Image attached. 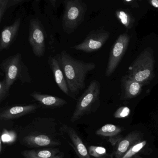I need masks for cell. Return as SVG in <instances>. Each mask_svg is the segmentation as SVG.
<instances>
[{
    "label": "cell",
    "instance_id": "22",
    "mask_svg": "<svg viewBox=\"0 0 158 158\" xmlns=\"http://www.w3.org/2000/svg\"><path fill=\"white\" fill-rule=\"evenodd\" d=\"M147 141H144L139 142L133 145L129 150L126 153L124 154L122 158H131L134 155L138 153L147 144Z\"/></svg>",
    "mask_w": 158,
    "mask_h": 158
},
{
    "label": "cell",
    "instance_id": "17",
    "mask_svg": "<svg viewBox=\"0 0 158 158\" xmlns=\"http://www.w3.org/2000/svg\"><path fill=\"white\" fill-rule=\"evenodd\" d=\"M137 135L131 133L125 138L120 141L115 152L116 158H122L127 152L135 144V141L137 140Z\"/></svg>",
    "mask_w": 158,
    "mask_h": 158
},
{
    "label": "cell",
    "instance_id": "13",
    "mask_svg": "<svg viewBox=\"0 0 158 158\" xmlns=\"http://www.w3.org/2000/svg\"><path fill=\"white\" fill-rule=\"evenodd\" d=\"M21 18H18L12 24L2 29L0 39L1 52L9 48L15 41L21 27Z\"/></svg>",
    "mask_w": 158,
    "mask_h": 158
},
{
    "label": "cell",
    "instance_id": "4",
    "mask_svg": "<svg viewBox=\"0 0 158 158\" xmlns=\"http://www.w3.org/2000/svg\"><path fill=\"white\" fill-rule=\"evenodd\" d=\"M1 71L5 75L6 85L9 89L16 81L30 84L32 81L29 70L24 62L21 53L10 56L2 61Z\"/></svg>",
    "mask_w": 158,
    "mask_h": 158
},
{
    "label": "cell",
    "instance_id": "5",
    "mask_svg": "<svg viewBox=\"0 0 158 158\" xmlns=\"http://www.w3.org/2000/svg\"><path fill=\"white\" fill-rule=\"evenodd\" d=\"M100 84L97 80L91 81L84 93L78 98L71 118L73 123L78 121L96 110L100 102Z\"/></svg>",
    "mask_w": 158,
    "mask_h": 158
},
{
    "label": "cell",
    "instance_id": "16",
    "mask_svg": "<svg viewBox=\"0 0 158 158\" xmlns=\"http://www.w3.org/2000/svg\"><path fill=\"white\" fill-rule=\"evenodd\" d=\"M61 152L59 149L48 148L40 149L26 150L22 152L25 158H48L54 157Z\"/></svg>",
    "mask_w": 158,
    "mask_h": 158
},
{
    "label": "cell",
    "instance_id": "8",
    "mask_svg": "<svg viewBox=\"0 0 158 158\" xmlns=\"http://www.w3.org/2000/svg\"><path fill=\"white\" fill-rule=\"evenodd\" d=\"M110 33L103 28L92 30L80 44L73 47L76 50L91 53L100 49L110 37Z\"/></svg>",
    "mask_w": 158,
    "mask_h": 158
},
{
    "label": "cell",
    "instance_id": "15",
    "mask_svg": "<svg viewBox=\"0 0 158 158\" xmlns=\"http://www.w3.org/2000/svg\"><path fill=\"white\" fill-rule=\"evenodd\" d=\"M123 85L125 99L132 98L138 96L143 85V84L135 81L127 75L123 78Z\"/></svg>",
    "mask_w": 158,
    "mask_h": 158
},
{
    "label": "cell",
    "instance_id": "24",
    "mask_svg": "<svg viewBox=\"0 0 158 158\" xmlns=\"http://www.w3.org/2000/svg\"><path fill=\"white\" fill-rule=\"evenodd\" d=\"M10 94V89L7 87L5 78L0 81V102L4 101Z\"/></svg>",
    "mask_w": 158,
    "mask_h": 158
},
{
    "label": "cell",
    "instance_id": "3",
    "mask_svg": "<svg viewBox=\"0 0 158 158\" xmlns=\"http://www.w3.org/2000/svg\"><path fill=\"white\" fill-rule=\"evenodd\" d=\"M154 52L151 48H145L128 68L127 76L143 85L149 83L154 76Z\"/></svg>",
    "mask_w": 158,
    "mask_h": 158
},
{
    "label": "cell",
    "instance_id": "27",
    "mask_svg": "<svg viewBox=\"0 0 158 158\" xmlns=\"http://www.w3.org/2000/svg\"><path fill=\"white\" fill-rule=\"evenodd\" d=\"M149 2L152 7L158 9V0H151L149 1Z\"/></svg>",
    "mask_w": 158,
    "mask_h": 158
},
{
    "label": "cell",
    "instance_id": "28",
    "mask_svg": "<svg viewBox=\"0 0 158 158\" xmlns=\"http://www.w3.org/2000/svg\"><path fill=\"white\" fill-rule=\"evenodd\" d=\"M64 153L63 152H61L56 156H54V157L48 158H64Z\"/></svg>",
    "mask_w": 158,
    "mask_h": 158
},
{
    "label": "cell",
    "instance_id": "19",
    "mask_svg": "<svg viewBox=\"0 0 158 158\" xmlns=\"http://www.w3.org/2000/svg\"><path fill=\"white\" fill-rule=\"evenodd\" d=\"M121 128L111 124H107L98 129L96 134L102 136H113L121 132Z\"/></svg>",
    "mask_w": 158,
    "mask_h": 158
},
{
    "label": "cell",
    "instance_id": "12",
    "mask_svg": "<svg viewBox=\"0 0 158 158\" xmlns=\"http://www.w3.org/2000/svg\"><path fill=\"white\" fill-rule=\"evenodd\" d=\"M40 107L39 105L36 103L7 107L1 110L0 119L1 120L17 119L33 112Z\"/></svg>",
    "mask_w": 158,
    "mask_h": 158
},
{
    "label": "cell",
    "instance_id": "6",
    "mask_svg": "<svg viewBox=\"0 0 158 158\" xmlns=\"http://www.w3.org/2000/svg\"><path fill=\"white\" fill-rule=\"evenodd\" d=\"M64 12L62 27L66 34L75 32L83 23L87 11V5L82 0H65L63 1Z\"/></svg>",
    "mask_w": 158,
    "mask_h": 158
},
{
    "label": "cell",
    "instance_id": "7",
    "mask_svg": "<svg viewBox=\"0 0 158 158\" xmlns=\"http://www.w3.org/2000/svg\"><path fill=\"white\" fill-rule=\"evenodd\" d=\"M28 40L34 55L43 57L46 49L45 34L43 25L37 18H32L29 22Z\"/></svg>",
    "mask_w": 158,
    "mask_h": 158
},
{
    "label": "cell",
    "instance_id": "26",
    "mask_svg": "<svg viewBox=\"0 0 158 158\" xmlns=\"http://www.w3.org/2000/svg\"><path fill=\"white\" fill-rule=\"evenodd\" d=\"M123 2L125 4H128V5H131L132 7H139V5L137 3L136 1H135L134 0H131V1H128V0H125L123 1Z\"/></svg>",
    "mask_w": 158,
    "mask_h": 158
},
{
    "label": "cell",
    "instance_id": "14",
    "mask_svg": "<svg viewBox=\"0 0 158 158\" xmlns=\"http://www.w3.org/2000/svg\"><path fill=\"white\" fill-rule=\"evenodd\" d=\"M30 95L41 105L47 108H60L66 105L67 103L65 100L61 98L37 91L32 92Z\"/></svg>",
    "mask_w": 158,
    "mask_h": 158
},
{
    "label": "cell",
    "instance_id": "18",
    "mask_svg": "<svg viewBox=\"0 0 158 158\" xmlns=\"http://www.w3.org/2000/svg\"><path fill=\"white\" fill-rule=\"evenodd\" d=\"M116 15L120 23L127 29H129L133 27L134 19L129 11L127 10H118L116 11Z\"/></svg>",
    "mask_w": 158,
    "mask_h": 158
},
{
    "label": "cell",
    "instance_id": "9",
    "mask_svg": "<svg viewBox=\"0 0 158 158\" xmlns=\"http://www.w3.org/2000/svg\"><path fill=\"white\" fill-rule=\"evenodd\" d=\"M130 40V36L126 33L119 36L111 51L107 68L105 72L106 77L110 76L120 63L127 49Z\"/></svg>",
    "mask_w": 158,
    "mask_h": 158
},
{
    "label": "cell",
    "instance_id": "25",
    "mask_svg": "<svg viewBox=\"0 0 158 158\" xmlns=\"http://www.w3.org/2000/svg\"><path fill=\"white\" fill-rule=\"evenodd\" d=\"M130 110L127 107H122L117 110L114 114V116L116 118H124L129 115Z\"/></svg>",
    "mask_w": 158,
    "mask_h": 158
},
{
    "label": "cell",
    "instance_id": "10",
    "mask_svg": "<svg viewBox=\"0 0 158 158\" xmlns=\"http://www.w3.org/2000/svg\"><path fill=\"white\" fill-rule=\"evenodd\" d=\"M60 129L62 133H65L69 137L71 142H68L73 148L78 158H90L88 150L81 137L73 128L64 124L62 125Z\"/></svg>",
    "mask_w": 158,
    "mask_h": 158
},
{
    "label": "cell",
    "instance_id": "23",
    "mask_svg": "<svg viewBox=\"0 0 158 158\" xmlns=\"http://www.w3.org/2000/svg\"><path fill=\"white\" fill-rule=\"evenodd\" d=\"M88 152L89 155L96 158H100L106 154V149L99 146H90L89 147Z\"/></svg>",
    "mask_w": 158,
    "mask_h": 158
},
{
    "label": "cell",
    "instance_id": "21",
    "mask_svg": "<svg viewBox=\"0 0 158 158\" xmlns=\"http://www.w3.org/2000/svg\"><path fill=\"white\" fill-rule=\"evenodd\" d=\"M17 137V135L15 131L3 129L0 141L3 144H12L15 142Z\"/></svg>",
    "mask_w": 158,
    "mask_h": 158
},
{
    "label": "cell",
    "instance_id": "1",
    "mask_svg": "<svg viewBox=\"0 0 158 158\" xmlns=\"http://www.w3.org/2000/svg\"><path fill=\"white\" fill-rule=\"evenodd\" d=\"M61 133L54 118H38L23 127L19 141L28 148L56 147L61 144Z\"/></svg>",
    "mask_w": 158,
    "mask_h": 158
},
{
    "label": "cell",
    "instance_id": "29",
    "mask_svg": "<svg viewBox=\"0 0 158 158\" xmlns=\"http://www.w3.org/2000/svg\"></svg>",
    "mask_w": 158,
    "mask_h": 158
},
{
    "label": "cell",
    "instance_id": "2",
    "mask_svg": "<svg viewBox=\"0 0 158 158\" xmlns=\"http://www.w3.org/2000/svg\"><path fill=\"white\" fill-rule=\"evenodd\" d=\"M64 73L70 92L76 99L77 96L86 86L88 73L96 68L93 62H86L72 57L66 51L57 54Z\"/></svg>",
    "mask_w": 158,
    "mask_h": 158
},
{
    "label": "cell",
    "instance_id": "11",
    "mask_svg": "<svg viewBox=\"0 0 158 158\" xmlns=\"http://www.w3.org/2000/svg\"><path fill=\"white\" fill-rule=\"evenodd\" d=\"M48 63L53 73L55 82L60 89L64 93L74 99L67 85L64 73L63 71L58 55L50 56L48 59Z\"/></svg>",
    "mask_w": 158,
    "mask_h": 158
},
{
    "label": "cell",
    "instance_id": "20",
    "mask_svg": "<svg viewBox=\"0 0 158 158\" xmlns=\"http://www.w3.org/2000/svg\"><path fill=\"white\" fill-rule=\"evenodd\" d=\"M25 2L24 0H0V23L2 22L4 15L9 8L17 6Z\"/></svg>",
    "mask_w": 158,
    "mask_h": 158
}]
</instances>
